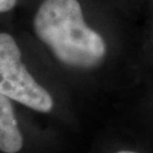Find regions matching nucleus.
<instances>
[{
  "mask_svg": "<svg viewBox=\"0 0 153 153\" xmlns=\"http://www.w3.org/2000/svg\"><path fill=\"white\" fill-rule=\"evenodd\" d=\"M33 26L38 38L67 66L93 68L105 57V42L85 24L77 0H44L35 14Z\"/></svg>",
  "mask_w": 153,
  "mask_h": 153,
  "instance_id": "obj_1",
  "label": "nucleus"
},
{
  "mask_svg": "<svg viewBox=\"0 0 153 153\" xmlns=\"http://www.w3.org/2000/svg\"><path fill=\"white\" fill-rule=\"evenodd\" d=\"M0 93L39 112H49L53 100L28 73L14 38L0 33Z\"/></svg>",
  "mask_w": 153,
  "mask_h": 153,
  "instance_id": "obj_2",
  "label": "nucleus"
},
{
  "mask_svg": "<svg viewBox=\"0 0 153 153\" xmlns=\"http://www.w3.org/2000/svg\"><path fill=\"white\" fill-rule=\"evenodd\" d=\"M23 146V137L17 125L9 98L0 93V151L16 153Z\"/></svg>",
  "mask_w": 153,
  "mask_h": 153,
  "instance_id": "obj_3",
  "label": "nucleus"
},
{
  "mask_svg": "<svg viewBox=\"0 0 153 153\" xmlns=\"http://www.w3.org/2000/svg\"><path fill=\"white\" fill-rule=\"evenodd\" d=\"M17 4V0H0V13H6L13 9Z\"/></svg>",
  "mask_w": 153,
  "mask_h": 153,
  "instance_id": "obj_4",
  "label": "nucleus"
},
{
  "mask_svg": "<svg viewBox=\"0 0 153 153\" xmlns=\"http://www.w3.org/2000/svg\"><path fill=\"white\" fill-rule=\"evenodd\" d=\"M116 153H137V152H133V151H119V152Z\"/></svg>",
  "mask_w": 153,
  "mask_h": 153,
  "instance_id": "obj_5",
  "label": "nucleus"
}]
</instances>
